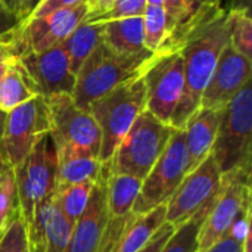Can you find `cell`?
<instances>
[{"label": "cell", "instance_id": "16", "mask_svg": "<svg viewBox=\"0 0 252 252\" xmlns=\"http://www.w3.org/2000/svg\"><path fill=\"white\" fill-rule=\"evenodd\" d=\"M251 81V59L227 44L213 71V75L204 90L201 106L221 109L232 97Z\"/></svg>", "mask_w": 252, "mask_h": 252}, {"label": "cell", "instance_id": "25", "mask_svg": "<svg viewBox=\"0 0 252 252\" xmlns=\"http://www.w3.org/2000/svg\"><path fill=\"white\" fill-rule=\"evenodd\" d=\"M217 195L213 199H210L190 220H188L186 223L176 227L174 233L167 241V244L164 245L161 252H198L199 230H201L210 210L213 208V205L217 199Z\"/></svg>", "mask_w": 252, "mask_h": 252}, {"label": "cell", "instance_id": "26", "mask_svg": "<svg viewBox=\"0 0 252 252\" xmlns=\"http://www.w3.org/2000/svg\"><path fill=\"white\" fill-rule=\"evenodd\" d=\"M227 31L229 44L242 53L245 58H252V19L250 7H230L227 10Z\"/></svg>", "mask_w": 252, "mask_h": 252}, {"label": "cell", "instance_id": "6", "mask_svg": "<svg viewBox=\"0 0 252 252\" xmlns=\"http://www.w3.org/2000/svg\"><path fill=\"white\" fill-rule=\"evenodd\" d=\"M12 170L19 213L28 227L37 207L52 199L56 193L58 152L50 133L43 136Z\"/></svg>", "mask_w": 252, "mask_h": 252}, {"label": "cell", "instance_id": "10", "mask_svg": "<svg viewBox=\"0 0 252 252\" xmlns=\"http://www.w3.org/2000/svg\"><path fill=\"white\" fill-rule=\"evenodd\" d=\"M87 0L44 16L30 18L12 31L16 56L59 46L86 19Z\"/></svg>", "mask_w": 252, "mask_h": 252}, {"label": "cell", "instance_id": "1", "mask_svg": "<svg viewBox=\"0 0 252 252\" xmlns=\"http://www.w3.org/2000/svg\"><path fill=\"white\" fill-rule=\"evenodd\" d=\"M227 7L211 6L189 30L180 52L183 56L185 84L179 105L170 120L173 128H183L188 120L201 106L204 90L213 75L223 49L229 44Z\"/></svg>", "mask_w": 252, "mask_h": 252}, {"label": "cell", "instance_id": "34", "mask_svg": "<svg viewBox=\"0 0 252 252\" xmlns=\"http://www.w3.org/2000/svg\"><path fill=\"white\" fill-rule=\"evenodd\" d=\"M176 227L170 223H164L155 233L154 236L149 239V242L140 250L139 252H161L164 248V245L167 244V241L171 238V235L174 233Z\"/></svg>", "mask_w": 252, "mask_h": 252}, {"label": "cell", "instance_id": "36", "mask_svg": "<svg viewBox=\"0 0 252 252\" xmlns=\"http://www.w3.org/2000/svg\"><path fill=\"white\" fill-rule=\"evenodd\" d=\"M81 1H86V0H43L37 7L35 10L32 12V15L30 18H35V16H44V15H49L52 12H56L59 9H65V7H69V6H74V4H78ZM28 18V19H30ZM27 19V21H28Z\"/></svg>", "mask_w": 252, "mask_h": 252}, {"label": "cell", "instance_id": "21", "mask_svg": "<svg viewBox=\"0 0 252 252\" xmlns=\"http://www.w3.org/2000/svg\"><path fill=\"white\" fill-rule=\"evenodd\" d=\"M103 24V43L118 55L139 56L149 53L145 47L143 19L131 16Z\"/></svg>", "mask_w": 252, "mask_h": 252}, {"label": "cell", "instance_id": "44", "mask_svg": "<svg viewBox=\"0 0 252 252\" xmlns=\"http://www.w3.org/2000/svg\"><path fill=\"white\" fill-rule=\"evenodd\" d=\"M148 4H155V6H162V0H146Z\"/></svg>", "mask_w": 252, "mask_h": 252}, {"label": "cell", "instance_id": "11", "mask_svg": "<svg viewBox=\"0 0 252 252\" xmlns=\"http://www.w3.org/2000/svg\"><path fill=\"white\" fill-rule=\"evenodd\" d=\"M47 133L50 115L46 97L35 96L6 112L1 145L10 167L18 165Z\"/></svg>", "mask_w": 252, "mask_h": 252}, {"label": "cell", "instance_id": "40", "mask_svg": "<svg viewBox=\"0 0 252 252\" xmlns=\"http://www.w3.org/2000/svg\"><path fill=\"white\" fill-rule=\"evenodd\" d=\"M207 252H242V244L236 242L229 235L223 238L219 244H216L213 248H210Z\"/></svg>", "mask_w": 252, "mask_h": 252}, {"label": "cell", "instance_id": "28", "mask_svg": "<svg viewBox=\"0 0 252 252\" xmlns=\"http://www.w3.org/2000/svg\"><path fill=\"white\" fill-rule=\"evenodd\" d=\"M94 183L96 182H83L71 185L62 190H56L55 202L69 221L75 223L83 214Z\"/></svg>", "mask_w": 252, "mask_h": 252}, {"label": "cell", "instance_id": "45", "mask_svg": "<svg viewBox=\"0 0 252 252\" xmlns=\"http://www.w3.org/2000/svg\"><path fill=\"white\" fill-rule=\"evenodd\" d=\"M210 3H213V4H221V6H224V0H208Z\"/></svg>", "mask_w": 252, "mask_h": 252}, {"label": "cell", "instance_id": "13", "mask_svg": "<svg viewBox=\"0 0 252 252\" xmlns=\"http://www.w3.org/2000/svg\"><path fill=\"white\" fill-rule=\"evenodd\" d=\"M220 183L221 171L213 155H208L202 164L186 174L173 196L165 204V223L179 227L190 220L210 199L219 193Z\"/></svg>", "mask_w": 252, "mask_h": 252}, {"label": "cell", "instance_id": "23", "mask_svg": "<svg viewBox=\"0 0 252 252\" xmlns=\"http://www.w3.org/2000/svg\"><path fill=\"white\" fill-rule=\"evenodd\" d=\"M103 40V24L83 21L62 43L71 71L77 75L80 66Z\"/></svg>", "mask_w": 252, "mask_h": 252}, {"label": "cell", "instance_id": "42", "mask_svg": "<svg viewBox=\"0 0 252 252\" xmlns=\"http://www.w3.org/2000/svg\"><path fill=\"white\" fill-rule=\"evenodd\" d=\"M250 3H251V0H233L230 7H250Z\"/></svg>", "mask_w": 252, "mask_h": 252}, {"label": "cell", "instance_id": "19", "mask_svg": "<svg viewBox=\"0 0 252 252\" xmlns=\"http://www.w3.org/2000/svg\"><path fill=\"white\" fill-rule=\"evenodd\" d=\"M211 6L214 4L208 0H162L167 16V38L159 50L180 49L189 30Z\"/></svg>", "mask_w": 252, "mask_h": 252}, {"label": "cell", "instance_id": "3", "mask_svg": "<svg viewBox=\"0 0 252 252\" xmlns=\"http://www.w3.org/2000/svg\"><path fill=\"white\" fill-rule=\"evenodd\" d=\"M252 139V86L247 83L220 109V121L211 155L221 174L250 171Z\"/></svg>", "mask_w": 252, "mask_h": 252}, {"label": "cell", "instance_id": "30", "mask_svg": "<svg viewBox=\"0 0 252 252\" xmlns=\"http://www.w3.org/2000/svg\"><path fill=\"white\" fill-rule=\"evenodd\" d=\"M19 213L13 170L0 173V233L4 232L9 221Z\"/></svg>", "mask_w": 252, "mask_h": 252}, {"label": "cell", "instance_id": "14", "mask_svg": "<svg viewBox=\"0 0 252 252\" xmlns=\"http://www.w3.org/2000/svg\"><path fill=\"white\" fill-rule=\"evenodd\" d=\"M142 180L130 176L109 174L106 186V221L97 252H112L126 229L136 219L133 204Z\"/></svg>", "mask_w": 252, "mask_h": 252}, {"label": "cell", "instance_id": "24", "mask_svg": "<svg viewBox=\"0 0 252 252\" xmlns=\"http://www.w3.org/2000/svg\"><path fill=\"white\" fill-rule=\"evenodd\" d=\"M165 223V204L155 210L136 216L126 229L112 252H139L154 236V233Z\"/></svg>", "mask_w": 252, "mask_h": 252}, {"label": "cell", "instance_id": "27", "mask_svg": "<svg viewBox=\"0 0 252 252\" xmlns=\"http://www.w3.org/2000/svg\"><path fill=\"white\" fill-rule=\"evenodd\" d=\"M74 223L69 221L55 202L47 217L44 232V252H68Z\"/></svg>", "mask_w": 252, "mask_h": 252}, {"label": "cell", "instance_id": "9", "mask_svg": "<svg viewBox=\"0 0 252 252\" xmlns=\"http://www.w3.org/2000/svg\"><path fill=\"white\" fill-rule=\"evenodd\" d=\"M46 100L50 115V136L56 149L71 148L99 158L102 136L92 114L78 108L71 94H56Z\"/></svg>", "mask_w": 252, "mask_h": 252}, {"label": "cell", "instance_id": "38", "mask_svg": "<svg viewBox=\"0 0 252 252\" xmlns=\"http://www.w3.org/2000/svg\"><path fill=\"white\" fill-rule=\"evenodd\" d=\"M41 1L43 0H13V10L16 12L21 24L32 15V12Z\"/></svg>", "mask_w": 252, "mask_h": 252}, {"label": "cell", "instance_id": "39", "mask_svg": "<svg viewBox=\"0 0 252 252\" xmlns=\"http://www.w3.org/2000/svg\"><path fill=\"white\" fill-rule=\"evenodd\" d=\"M114 3V0H87V4H89V13L86 16L84 21H90V19H94L96 16L105 13L111 4Z\"/></svg>", "mask_w": 252, "mask_h": 252}, {"label": "cell", "instance_id": "2", "mask_svg": "<svg viewBox=\"0 0 252 252\" xmlns=\"http://www.w3.org/2000/svg\"><path fill=\"white\" fill-rule=\"evenodd\" d=\"M155 53L149 52L139 56H124L111 50L102 43L84 61L75 75L72 99L81 109L89 106L120 84L140 77Z\"/></svg>", "mask_w": 252, "mask_h": 252}, {"label": "cell", "instance_id": "31", "mask_svg": "<svg viewBox=\"0 0 252 252\" xmlns=\"http://www.w3.org/2000/svg\"><path fill=\"white\" fill-rule=\"evenodd\" d=\"M0 252H30L27 226L18 213L0 236Z\"/></svg>", "mask_w": 252, "mask_h": 252}, {"label": "cell", "instance_id": "20", "mask_svg": "<svg viewBox=\"0 0 252 252\" xmlns=\"http://www.w3.org/2000/svg\"><path fill=\"white\" fill-rule=\"evenodd\" d=\"M58 152L56 190L83 182H96L100 177L103 162L89 152L62 148Z\"/></svg>", "mask_w": 252, "mask_h": 252}, {"label": "cell", "instance_id": "43", "mask_svg": "<svg viewBox=\"0 0 252 252\" xmlns=\"http://www.w3.org/2000/svg\"><path fill=\"white\" fill-rule=\"evenodd\" d=\"M4 123H6V112L0 109V142H1L3 130H4Z\"/></svg>", "mask_w": 252, "mask_h": 252}, {"label": "cell", "instance_id": "37", "mask_svg": "<svg viewBox=\"0 0 252 252\" xmlns=\"http://www.w3.org/2000/svg\"><path fill=\"white\" fill-rule=\"evenodd\" d=\"M16 56L13 40H12V32L0 35V78L3 77L7 65L10 61Z\"/></svg>", "mask_w": 252, "mask_h": 252}, {"label": "cell", "instance_id": "12", "mask_svg": "<svg viewBox=\"0 0 252 252\" xmlns=\"http://www.w3.org/2000/svg\"><path fill=\"white\" fill-rule=\"evenodd\" d=\"M248 201H251L250 171L236 170L221 174L217 199L199 230L198 252H207L227 236L232 223Z\"/></svg>", "mask_w": 252, "mask_h": 252}, {"label": "cell", "instance_id": "7", "mask_svg": "<svg viewBox=\"0 0 252 252\" xmlns=\"http://www.w3.org/2000/svg\"><path fill=\"white\" fill-rule=\"evenodd\" d=\"M186 174L188 151L185 131L183 128H174L164 152L142 180L139 195L133 204V213L142 216L167 204Z\"/></svg>", "mask_w": 252, "mask_h": 252}, {"label": "cell", "instance_id": "8", "mask_svg": "<svg viewBox=\"0 0 252 252\" xmlns=\"http://www.w3.org/2000/svg\"><path fill=\"white\" fill-rule=\"evenodd\" d=\"M146 111L170 126L185 84L183 56L180 49H164L154 55L143 72Z\"/></svg>", "mask_w": 252, "mask_h": 252}, {"label": "cell", "instance_id": "17", "mask_svg": "<svg viewBox=\"0 0 252 252\" xmlns=\"http://www.w3.org/2000/svg\"><path fill=\"white\" fill-rule=\"evenodd\" d=\"M109 174V164L103 162L100 177L93 186L89 202L74 223L68 252H97L106 221V186Z\"/></svg>", "mask_w": 252, "mask_h": 252}, {"label": "cell", "instance_id": "29", "mask_svg": "<svg viewBox=\"0 0 252 252\" xmlns=\"http://www.w3.org/2000/svg\"><path fill=\"white\" fill-rule=\"evenodd\" d=\"M143 19V35L145 47L157 53L165 43L167 38V16L162 6L146 4V9L142 15Z\"/></svg>", "mask_w": 252, "mask_h": 252}, {"label": "cell", "instance_id": "33", "mask_svg": "<svg viewBox=\"0 0 252 252\" xmlns=\"http://www.w3.org/2000/svg\"><path fill=\"white\" fill-rule=\"evenodd\" d=\"M251 233V201H248L244 208L241 210L239 216L235 219L229 229V236L233 238L236 242L244 244L245 238Z\"/></svg>", "mask_w": 252, "mask_h": 252}, {"label": "cell", "instance_id": "32", "mask_svg": "<svg viewBox=\"0 0 252 252\" xmlns=\"http://www.w3.org/2000/svg\"><path fill=\"white\" fill-rule=\"evenodd\" d=\"M146 0H114L111 7L105 13L87 22H109L131 16H142L146 9Z\"/></svg>", "mask_w": 252, "mask_h": 252}, {"label": "cell", "instance_id": "18", "mask_svg": "<svg viewBox=\"0 0 252 252\" xmlns=\"http://www.w3.org/2000/svg\"><path fill=\"white\" fill-rule=\"evenodd\" d=\"M220 121V109L199 106L183 127L186 151H188V173L193 171L211 155Z\"/></svg>", "mask_w": 252, "mask_h": 252}, {"label": "cell", "instance_id": "15", "mask_svg": "<svg viewBox=\"0 0 252 252\" xmlns=\"http://www.w3.org/2000/svg\"><path fill=\"white\" fill-rule=\"evenodd\" d=\"M18 58L32 78L40 96L47 99L56 94H72L75 74L71 71L69 59L62 44Z\"/></svg>", "mask_w": 252, "mask_h": 252}, {"label": "cell", "instance_id": "22", "mask_svg": "<svg viewBox=\"0 0 252 252\" xmlns=\"http://www.w3.org/2000/svg\"><path fill=\"white\" fill-rule=\"evenodd\" d=\"M35 96L40 94L32 78L21 59L15 56L0 78V109L9 112Z\"/></svg>", "mask_w": 252, "mask_h": 252}, {"label": "cell", "instance_id": "4", "mask_svg": "<svg viewBox=\"0 0 252 252\" xmlns=\"http://www.w3.org/2000/svg\"><path fill=\"white\" fill-rule=\"evenodd\" d=\"M173 130L171 126L145 109L134 120L108 161L111 174L143 180L164 152Z\"/></svg>", "mask_w": 252, "mask_h": 252}, {"label": "cell", "instance_id": "41", "mask_svg": "<svg viewBox=\"0 0 252 252\" xmlns=\"http://www.w3.org/2000/svg\"><path fill=\"white\" fill-rule=\"evenodd\" d=\"M9 168H12V167H10V164H9L7 158H6V154H4L3 145H1V142H0V173L6 171V170H9Z\"/></svg>", "mask_w": 252, "mask_h": 252}, {"label": "cell", "instance_id": "5", "mask_svg": "<svg viewBox=\"0 0 252 252\" xmlns=\"http://www.w3.org/2000/svg\"><path fill=\"white\" fill-rule=\"evenodd\" d=\"M142 75L120 84L89 106V112L94 118L102 136L100 162L111 159L134 120L146 109V90Z\"/></svg>", "mask_w": 252, "mask_h": 252}, {"label": "cell", "instance_id": "46", "mask_svg": "<svg viewBox=\"0 0 252 252\" xmlns=\"http://www.w3.org/2000/svg\"><path fill=\"white\" fill-rule=\"evenodd\" d=\"M6 1H7L9 4H12V7H13V0H6Z\"/></svg>", "mask_w": 252, "mask_h": 252}, {"label": "cell", "instance_id": "35", "mask_svg": "<svg viewBox=\"0 0 252 252\" xmlns=\"http://www.w3.org/2000/svg\"><path fill=\"white\" fill-rule=\"evenodd\" d=\"M21 25V21L13 10L12 4L6 0H0V35L9 34Z\"/></svg>", "mask_w": 252, "mask_h": 252}]
</instances>
